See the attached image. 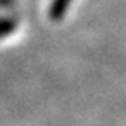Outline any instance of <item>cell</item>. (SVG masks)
<instances>
[{"label": "cell", "instance_id": "obj_1", "mask_svg": "<svg viewBox=\"0 0 126 126\" xmlns=\"http://www.w3.org/2000/svg\"><path fill=\"white\" fill-rule=\"evenodd\" d=\"M67 3H69V0H54L51 7V18L52 20L61 18L64 10L67 8Z\"/></svg>", "mask_w": 126, "mask_h": 126}]
</instances>
